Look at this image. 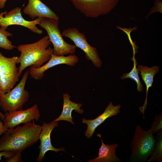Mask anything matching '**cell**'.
Returning <instances> with one entry per match:
<instances>
[{"label": "cell", "mask_w": 162, "mask_h": 162, "mask_svg": "<svg viewBox=\"0 0 162 162\" xmlns=\"http://www.w3.org/2000/svg\"><path fill=\"white\" fill-rule=\"evenodd\" d=\"M121 105L114 106L112 102H110L104 112L96 118L92 120H87L82 118V123L87 125V129L85 132V135L88 138L92 136L95 129L107 118L115 116L120 112Z\"/></svg>", "instance_id": "14"}, {"label": "cell", "mask_w": 162, "mask_h": 162, "mask_svg": "<svg viewBox=\"0 0 162 162\" xmlns=\"http://www.w3.org/2000/svg\"><path fill=\"white\" fill-rule=\"evenodd\" d=\"M75 8L87 17L96 18L110 13L120 0H70Z\"/></svg>", "instance_id": "6"}, {"label": "cell", "mask_w": 162, "mask_h": 162, "mask_svg": "<svg viewBox=\"0 0 162 162\" xmlns=\"http://www.w3.org/2000/svg\"><path fill=\"white\" fill-rule=\"evenodd\" d=\"M162 128V114L155 116L154 120L151 125L150 130L152 134L158 132Z\"/></svg>", "instance_id": "21"}, {"label": "cell", "mask_w": 162, "mask_h": 162, "mask_svg": "<svg viewBox=\"0 0 162 162\" xmlns=\"http://www.w3.org/2000/svg\"><path fill=\"white\" fill-rule=\"evenodd\" d=\"M34 121L8 129L0 139V151L21 152L38 142L42 127Z\"/></svg>", "instance_id": "1"}, {"label": "cell", "mask_w": 162, "mask_h": 162, "mask_svg": "<svg viewBox=\"0 0 162 162\" xmlns=\"http://www.w3.org/2000/svg\"><path fill=\"white\" fill-rule=\"evenodd\" d=\"M14 153V152L10 151H0V161L1 160L2 157L6 159L8 158L11 157Z\"/></svg>", "instance_id": "23"}, {"label": "cell", "mask_w": 162, "mask_h": 162, "mask_svg": "<svg viewBox=\"0 0 162 162\" xmlns=\"http://www.w3.org/2000/svg\"><path fill=\"white\" fill-rule=\"evenodd\" d=\"M12 34L2 28H0V48L7 50L13 49L16 46L13 45L8 37L12 36Z\"/></svg>", "instance_id": "20"}, {"label": "cell", "mask_w": 162, "mask_h": 162, "mask_svg": "<svg viewBox=\"0 0 162 162\" xmlns=\"http://www.w3.org/2000/svg\"><path fill=\"white\" fill-rule=\"evenodd\" d=\"M21 10V8L16 7L8 12L5 11L0 13V27L6 30L10 26L20 25L28 28L34 33L42 34V30L36 26L39 24L41 18L38 17L32 21L26 20L22 15Z\"/></svg>", "instance_id": "9"}, {"label": "cell", "mask_w": 162, "mask_h": 162, "mask_svg": "<svg viewBox=\"0 0 162 162\" xmlns=\"http://www.w3.org/2000/svg\"><path fill=\"white\" fill-rule=\"evenodd\" d=\"M63 96V104L62 112L60 116L53 121H66L74 124L72 120V112L75 110V112H77L79 113H83L84 111L81 109L82 105L81 103H76L71 101L70 100V96L68 93L64 94Z\"/></svg>", "instance_id": "16"}, {"label": "cell", "mask_w": 162, "mask_h": 162, "mask_svg": "<svg viewBox=\"0 0 162 162\" xmlns=\"http://www.w3.org/2000/svg\"><path fill=\"white\" fill-rule=\"evenodd\" d=\"M58 20L42 17L39 24L47 32L49 40L53 45V54L57 56L74 54L76 52L74 45L65 42L58 26Z\"/></svg>", "instance_id": "5"}, {"label": "cell", "mask_w": 162, "mask_h": 162, "mask_svg": "<svg viewBox=\"0 0 162 162\" xmlns=\"http://www.w3.org/2000/svg\"><path fill=\"white\" fill-rule=\"evenodd\" d=\"M134 61V66L131 71L128 73L124 74L121 76L120 78L123 80L126 78H130L135 81L137 85V90L139 92L143 91V86L141 83L140 77L139 76V71L136 68L137 63L135 58H133Z\"/></svg>", "instance_id": "19"}, {"label": "cell", "mask_w": 162, "mask_h": 162, "mask_svg": "<svg viewBox=\"0 0 162 162\" xmlns=\"http://www.w3.org/2000/svg\"><path fill=\"white\" fill-rule=\"evenodd\" d=\"M17 57H7L0 52V94L11 90L19 80Z\"/></svg>", "instance_id": "7"}, {"label": "cell", "mask_w": 162, "mask_h": 162, "mask_svg": "<svg viewBox=\"0 0 162 162\" xmlns=\"http://www.w3.org/2000/svg\"><path fill=\"white\" fill-rule=\"evenodd\" d=\"M79 61L78 57L74 54L57 56L52 54L50 60L44 64L37 68L30 67L29 74L33 78L41 80L44 76V72L48 69L56 65L61 64H65L68 66H74Z\"/></svg>", "instance_id": "11"}, {"label": "cell", "mask_w": 162, "mask_h": 162, "mask_svg": "<svg viewBox=\"0 0 162 162\" xmlns=\"http://www.w3.org/2000/svg\"><path fill=\"white\" fill-rule=\"evenodd\" d=\"M7 0H0V8H3L5 5V4Z\"/></svg>", "instance_id": "25"}, {"label": "cell", "mask_w": 162, "mask_h": 162, "mask_svg": "<svg viewBox=\"0 0 162 162\" xmlns=\"http://www.w3.org/2000/svg\"><path fill=\"white\" fill-rule=\"evenodd\" d=\"M57 121H52L50 122H44L42 125V130L39 136L40 144L39 147L40 152L37 160L41 162L43 160L46 152L50 150L56 152L60 151L65 152L64 148H57L52 146L51 141V134L53 129L58 126Z\"/></svg>", "instance_id": "12"}, {"label": "cell", "mask_w": 162, "mask_h": 162, "mask_svg": "<svg viewBox=\"0 0 162 162\" xmlns=\"http://www.w3.org/2000/svg\"><path fill=\"white\" fill-rule=\"evenodd\" d=\"M5 116L4 124L9 129L21 124H25L32 121H37L40 115L38 105L35 104L25 110L22 109L11 112H6Z\"/></svg>", "instance_id": "10"}, {"label": "cell", "mask_w": 162, "mask_h": 162, "mask_svg": "<svg viewBox=\"0 0 162 162\" xmlns=\"http://www.w3.org/2000/svg\"><path fill=\"white\" fill-rule=\"evenodd\" d=\"M51 43L47 35L34 43L16 46L20 52L16 61V64H20L18 70L19 77L27 67L38 68L50 60L53 50V48L47 47Z\"/></svg>", "instance_id": "2"}, {"label": "cell", "mask_w": 162, "mask_h": 162, "mask_svg": "<svg viewBox=\"0 0 162 162\" xmlns=\"http://www.w3.org/2000/svg\"><path fill=\"white\" fill-rule=\"evenodd\" d=\"M8 129L4 126V123L0 120V136L2 135Z\"/></svg>", "instance_id": "24"}, {"label": "cell", "mask_w": 162, "mask_h": 162, "mask_svg": "<svg viewBox=\"0 0 162 162\" xmlns=\"http://www.w3.org/2000/svg\"><path fill=\"white\" fill-rule=\"evenodd\" d=\"M23 12L32 20L36 17H46L59 20L58 16L40 0H28Z\"/></svg>", "instance_id": "13"}, {"label": "cell", "mask_w": 162, "mask_h": 162, "mask_svg": "<svg viewBox=\"0 0 162 162\" xmlns=\"http://www.w3.org/2000/svg\"><path fill=\"white\" fill-rule=\"evenodd\" d=\"M0 117L1 118V119L2 120H4L5 117V115H4L0 111Z\"/></svg>", "instance_id": "26"}, {"label": "cell", "mask_w": 162, "mask_h": 162, "mask_svg": "<svg viewBox=\"0 0 162 162\" xmlns=\"http://www.w3.org/2000/svg\"><path fill=\"white\" fill-rule=\"evenodd\" d=\"M97 136L100 137L101 141V145L99 149L98 156L88 162H118L121 160L118 158L116 154V150L118 147L117 144L113 143L110 145L105 144L102 140L101 135L98 134Z\"/></svg>", "instance_id": "15"}, {"label": "cell", "mask_w": 162, "mask_h": 162, "mask_svg": "<svg viewBox=\"0 0 162 162\" xmlns=\"http://www.w3.org/2000/svg\"><path fill=\"white\" fill-rule=\"evenodd\" d=\"M157 134L156 141L154 149L151 154V158L147 162L162 161V131L160 130Z\"/></svg>", "instance_id": "18"}, {"label": "cell", "mask_w": 162, "mask_h": 162, "mask_svg": "<svg viewBox=\"0 0 162 162\" xmlns=\"http://www.w3.org/2000/svg\"><path fill=\"white\" fill-rule=\"evenodd\" d=\"M150 130H145L136 126L130 145L131 161L144 162L152 154L156 140Z\"/></svg>", "instance_id": "3"}, {"label": "cell", "mask_w": 162, "mask_h": 162, "mask_svg": "<svg viewBox=\"0 0 162 162\" xmlns=\"http://www.w3.org/2000/svg\"><path fill=\"white\" fill-rule=\"evenodd\" d=\"M138 69L140 72V74L146 87V99L144 104L139 107L141 113L144 114V111L146 108L147 98L149 88L151 87L153 82V78L154 75L159 70V67L155 66L151 67L144 66L142 65H137Z\"/></svg>", "instance_id": "17"}, {"label": "cell", "mask_w": 162, "mask_h": 162, "mask_svg": "<svg viewBox=\"0 0 162 162\" xmlns=\"http://www.w3.org/2000/svg\"><path fill=\"white\" fill-rule=\"evenodd\" d=\"M62 34L63 37L70 39L76 47L79 48L85 52L87 60L91 61L96 67H101L102 62L97 49L88 44L83 33L81 32L77 28L73 27L64 30Z\"/></svg>", "instance_id": "8"}, {"label": "cell", "mask_w": 162, "mask_h": 162, "mask_svg": "<svg viewBox=\"0 0 162 162\" xmlns=\"http://www.w3.org/2000/svg\"><path fill=\"white\" fill-rule=\"evenodd\" d=\"M29 71L25 72L18 84L9 92L0 94V106L6 112H11L22 109L28 100L29 94L25 89Z\"/></svg>", "instance_id": "4"}, {"label": "cell", "mask_w": 162, "mask_h": 162, "mask_svg": "<svg viewBox=\"0 0 162 162\" xmlns=\"http://www.w3.org/2000/svg\"><path fill=\"white\" fill-rule=\"evenodd\" d=\"M21 152L14 153L10 157L7 158L6 161L8 162H22V160Z\"/></svg>", "instance_id": "22"}]
</instances>
